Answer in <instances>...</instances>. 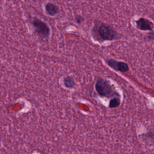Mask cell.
<instances>
[{"instance_id":"obj_5","label":"cell","mask_w":154,"mask_h":154,"mask_svg":"<svg viewBox=\"0 0 154 154\" xmlns=\"http://www.w3.org/2000/svg\"><path fill=\"white\" fill-rule=\"evenodd\" d=\"M136 23L137 28L139 30L151 31L153 29V23L146 19L140 18L136 21Z\"/></svg>"},{"instance_id":"obj_8","label":"cell","mask_w":154,"mask_h":154,"mask_svg":"<svg viewBox=\"0 0 154 154\" xmlns=\"http://www.w3.org/2000/svg\"><path fill=\"white\" fill-rule=\"evenodd\" d=\"M120 104V100L118 98L112 99L109 102V107L110 108H116Z\"/></svg>"},{"instance_id":"obj_9","label":"cell","mask_w":154,"mask_h":154,"mask_svg":"<svg viewBox=\"0 0 154 154\" xmlns=\"http://www.w3.org/2000/svg\"><path fill=\"white\" fill-rule=\"evenodd\" d=\"M82 17H79V16H78V17H77V18H76V22H77V23H78V24H80V23H82Z\"/></svg>"},{"instance_id":"obj_4","label":"cell","mask_w":154,"mask_h":154,"mask_svg":"<svg viewBox=\"0 0 154 154\" xmlns=\"http://www.w3.org/2000/svg\"><path fill=\"white\" fill-rule=\"evenodd\" d=\"M107 64L110 67L117 71L122 72H126L129 70V67L127 64L122 62H118L112 59H109L107 61Z\"/></svg>"},{"instance_id":"obj_3","label":"cell","mask_w":154,"mask_h":154,"mask_svg":"<svg viewBox=\"0 0 154 154\" xmlns=\"http://www.w3.org/2000/svg\"><path fill=\"white\" fill-rule=\"evenodd\" d=\"M33 24L36 31L41 36L46 38L49 36L50 29L45 22L36 19L33 21Z\"/></svg>"},{"instance_id":"obj_6","label":"cell","mask_w":154,"mask_h":154,"mask_svg":"<svg viewBox=\"0 0 154 154\" xmlns=\"http://www.w3.org/2000/svg\"><path fill=\"white\" fill-rule=\"evenodd\" d=\"M45 9L48 14L51 16H54L58 12V7L52 3H48L46 6Z\"/></svg>"},{"instance_id":"obj_1","label":"cell","mask_w":154,"mask_h":154,"mask_svg":"<svg viewBox=\"0 0 154 154\" xmlns=\"http://www.w3.org/2000/svg\"><path fill=\"white\" fill-rule=\"evenodd\" d=\"M99 35L104 40H112L116 39L117 34L116 31L110 26L103 24L101 25L98 30Z\"/></svg>"},{"instance_id":"obj_7","label":"cell","mask_w":154,"mask_h":154,"mask_svg":"<svg viewBox=\"0 0 154 154\" xmlns=\"http://www.w3.org/2000/svg\"><path fill=\"white\" fill-rule=\"evenodd\" d=\"M64 84L67 88H72L75 85L74 79L71 76H67L64 79Z\"/></svg>"},{"instance_id":"obj_2","label":"cell","mask_w":154,"mask_h":154,"mask_svg":"<svg viewBox=\"0 0 154 154\" xmlns=\"http://www.w3.org/2000/svg\"><path fill=\"white\" fill-rule=\"evenodd\" d=\"M96 91L102 96L108 97L112 93V89L109 82L103 79H100L95 85Z\"/></svg>"}]
</instances>
